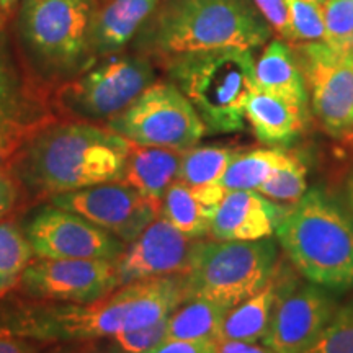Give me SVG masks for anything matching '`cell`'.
I'll return each mask as SVG.
<instances>
[{
    "mask_svg": "<svg viewBox=\"0 0 353 353\" xmlns=\"http://www.w3.org/2000/svg\"><path fill=\"white\" fill-rule=\"evenodd\" d=\"M32 260V247L23 229L13 223H0V296L19 286Z\"/></svg>",
    "mask_w": 353,
    "mask_h": 353,
    "instance_id": "27",
    "label": "cell"
},
{
    "mask_svg": "<svg viewBox=\"0 0 353 353\" xmlns=\"http://www.w3.org/2000/svg\"><path fill=\"white\" fill-rule=\"evenodd\" d=\"M350 57H352V59H353V51H352V52H350Z\"/></svg>",
    "mask_w": 353,
    "mask_h": 353,
    "instance_id": "45",
    "label": "cell"
},
{
    "mask_svg": "<svg viewBox=\"0 0 353 353\" xmlns=\"http://www.w3.org/2000/svg\"><path fill=\"white\" fill-rule=\"evenodd\" d=\"M46 353H81V352H79L76 343H59V345H56L52 350Z\"/></svg>",
    "mask_w": 353,
    "mask_h": 353,
    "instance_id": "38",
    "label": "cell"
},
{
    "mask_svg": "<svg viewBox=\"0 0 353 353\" xmlns=\"http://www.w3.org/2000/svg\"><path fill=\"white\" fill-rule=\"evenodd\" d=\"M159 0H97L92 51L99 57L126 50L156 10Z\"/></svg>",
    "mask_w": 353,
    "mask_h": 353,
    "instance_id": "18",
    "label": "cell"
},
{
    "mask_svg": "<svg viewBox=\"0 0 353 353\" xmlns=\"http://www.w3.org/2000/svg\"><path fill=\"white\" fill-rule=\"evenodd\" d=\"M17 2H19V0H0V10H2L3 15H10L12 10L17 6Z\"/></svg>",
    "mask_w": 353,
    "mask_h": 353,
    "instance_id": "39",
    "label": "cell"
},
{
    "mask_svg": "<svg viewBox=\"0 0 353 353\" xmlns=\"http://www.w3.org/2000/svg\"><path fill=\"white\" fill-rule=\"evenodd\" d=\"M275 275L257 293L228 309L219 330V341L259 342L263 341L270 325L276 298Z\"/></svg>",
    "mask_w": 353,
    "mask_h": 353,
    "instance_id": "23",
    "label": "cell"
},
{
    "mask_svg": "<svg viewBox=\"0 0 353 353\" xmlns=\"http://www.w3.org/2000/svg\"><path fill=\"white\" fill-rule=\"evenodd\" d=\"M311 2H317V3H322V2H324V0H311Z\"/></svg>",
    "mask_w": 353,
    "mask_h": 353,
    "instance_id": "44",
    "label": "cell"
},
{
    "mask_svg": "<svg viewBox=\"0 0 353 353\" xmlns=\"http://www.w3.org/2000/svg\"><path fill=\"white\" fill-rule=\"evenodd\" d=\"M307 353H353V301L335 309L332 319Z\"/></svg>",
    "mask_w": 353,
    "mask_h": 353,
    "instance_id": "31",
    "label": "cell"
},
{
    "mask_svg": "<svg viewBox=\"0 0 353 353\" xmlns=\"http://www.w3.org/2000/svg\"><path fill=\"white\" fill-rule=\"evenodd\" d=\"M131 141L97 123L56 118L34 131L17 151L13 172L37 195L120 182Z\"/></svg>",
    "mask_w": 353,
    "mask_h": 353,
    "instance_id": "1",
    "label": "cell"
},
{
    "mask_svg": "<svg viewBox=\"0 0 353 353\" xmlns=\"http://www.w3.org/2000/svg\"><path fill=\"white\" fill-rule=\"evenodd\" d=\"M19 286L26 296L52 303H92L120 288L117 262L81 259H34Z\"/></svg>",
    "mask_w": 353,
    "mask_h": 353,
    "instance_id": "13",
    "label": "cell"
},
{
    "mask_svg": "<svg viewBox=\"0 0 353 353\" xmlns=\"http://www.w3.org/2000/svg\"><path fill=\"white\" fill-rule=\"evenodd\" d=\"M6 161H7V159H6V157H3V156H2V154H0V167H2V165H3V162H6Z\"/></svg>",
    "mask_w": 353,
    "mask_h": 353,
    "instance_id": "42",
    "label": "cell"
},
{
    "mask_svg": "<svg viewBox=\"0 0 353 353\" xmlns=\"http://www.w3.org/2000/svg\"><path fill=\"white\" fill-rule=\"evenodd\" d=\"M182 154L169 148L131 143L120 182L161 206L167 188L179 179Z\"/></svg>",
    "mask_w": 353,
    "mask_h": 353,
    "instance_id": "21",
    "label": "cell"
},
{
    "mask_svg": "<svg viewBox=\"0 0 353 353\" xmlns=\"http://www.w3.org/2000/svg\"><path fill=\"white\" fill-rule=\"evenodd\" d=\"M335 299L314 283L276 286L263 345L276 353H307L335 312Z\"/></svg>",
    "mask_w": 353,
    "mask_h": 353,
    "instance_id": "15",
    "label": "cell"
},
{
    "mask_svg": "<svg viewBox=\"0 0 353 353\" xmlns=\"http://www.w3.org/2000/svg\"><path fill=\"white\" fill-rule=\"evenodd\" d=\"M272 32L252 0H159L132 41L141 54L164 59L218 48L254 51Z\"/></svg>",
    "mask_w": 353,
    "mask_h": 353,
    "instance_id": "2",
    "label": "cell"
},
{
    "mask_svg": "<svg viewBox=\"0 0 353 353\" xmlns=\"http://www.w3.org/2000/svg\"><path fill=\"white\" fill-rule=\"evenodd\" d=\"M350 136H353V132H352V134H350Z\"/></svg>",
    "mask_w": 353,
    "mask_h": 353,
    "instance_id": "46",
    "label": "cell"
},
{
    "mask_svg": "<svg viewBox=\"0 0 353 353\" xmlns=\"http://www.w3.org/2000/svg\"><path fill=\"white\" fill-rule=\"evenodd\" d=\"M347 198H348V205H350L352 213H353V176H352L350 180H348V185H347Z\"/></svg>",
    "mask_w": 353,
    "mask_h": 353,
    "instance_id": "41",
    "label": "cell"
},
{
    "mask_svg": "<svg viewBox=\"0 0 353 353\" xmlns=\"http://www.w3.org/2000/svg\"><path fill=\"white\" fill-rule=\"evenodd\" d=\"M39 343L0 329V353H39Z\"/></svg>",
    "mask_w": 353,
    "mask_h": 353,
    "instance_id": "36",
    "label": "cell"
},
{
    "mask_svg": "<svg viewBox=\"0 0 353 353\" xmlns=\"http://www.w3.org/2000/svg\"><path fill=\"white\" fill-rule=\"evenodd\" d=\"M88 353H125L121 350L120 347H107V348H97L94 352H88Z\"/></svg>",
    "mask_w": 353,
    "mask_h": 353,
    "instance_id": "40",
    "label": "cell"
},
{
    "mask_svg": "<svg viewBox=\"0 0 353 353\" xmlns=\"http://www.w3.org/2000/svg\"><path fill=\"white\" fill-rule=\"evenodd\" d=\"M156 82L151 57L114 52L99 57L83 72L52 90L57 117L105 125Z\"/></svg>",
    "mask_w": 353,
    "mask_h": 353,
    "instance_id": "8",
    "label": "cell"
},
{
    "mask_svg": "<svg viewBox=\"0 0 353 353\" xmlns=\"http://www.w3.org/2000/svg\"><path fill=\"white\" fill-rule=\"evenodd\" d=\"M288 157V151L283 148L255 149V151H242L224 172L219 185L226 192L234 190H257L272 172L278 169Z\"/></svg>",
    "mask_w": 353,
    "mask_h": 353,
    "instance_id": "25",
    "label": "cell"
},
{
    "mask_svg": "<svg viewBox=\"0 0 353 353\" xmlns=\"http://www.w3.org/2000/svg\"><path fill=\"white\" fill-rule=\"evenodd\" d=\"M34 259H81L117 262L126 244L72 211L48 205L37 210L23 228Z\"/></svg>",
    "mask_w": 353,
    "mask_h": 353,
    "instance_id": "12",
    "label": "cell"
},
{
    "mask_svg": "<svg viewBox=\"0 0 353 353\" xmlns=\"http://www.w3.org/2000/svg\"><path fill=\"white\" fill-rule=\"evenodd\" d=\"M51 95V88L13 51L6 20H0V154L7 161L34 131L59 118Z\"/></svg>",
    "mask_w": 353,
    "mask_h": 353,
    "instance_id": "10",
    "label": "cell"
},
{
    "mask_svg": "<svg viewBox=\"0 0 353 353\" xmlns=\"http://www.w3.org/2000/svg\"><path fill=\"white\" fill-rule=\"evenodd\" d=\"M309 112L299 110L270 94L254 88L245 107L255 138L268 148H286L301 134L307 123Z\"/></svg>",
    "mask_w": 353,
    "mask_h": 353,
    "instance_id": "22",
    "label": "cell"
},
{
    "mask_svg": "<svg viewBox=\"0 0 353 353\" xmlns=\"http://www.w3.org/2000/svg\"><path fill=\"white\" fill-rule=\"evenodd\" d=\"M151 280L123 285L92 303L21 307L0 317V329L41 343H82L143 327L141 303Z\"/></svg>",
    "mask_w": 353,
    "mask_h": 353,
    "instance_id": "6",
    "label": "cell"
},
{
    "mask_svg": "<svg viewBox=\"0 0 353 353\" xmlns=\"http://www.w3.org/2000/svg\"><path fill=\"white\" fill-rule=\"evenodd\" d=\"M196 241L159 216L126 245L117 260L118 285L182 275L187 272Z\"/></svg>",
    "mask_w": 353,
    "mask_h": 353,
    "instance_id": "16",
    "label": "cell"
},
{
    "mask_svg": "<svg viewBox=\"0 0 353 353\" xmlns=\"http://www.w3.org/2000/svg\"><path fill=\"white\" fill-rule=\"evenodd\" d=\"M241 152L242 149L226 145H195L182 154L179 180L190 187L219 183L229 164Z\"/></svg>",
    "mask_w": 353,
    "mask_h": 353,
    "instance_id": "26",
    "label": "cell"
},
{
    "mask_svg": "<svg viewBox=\"0 0 353 353\" xmlns=\"http://www.w3.org/2000/svg\"><path fill=\"white\" fill-rule=\"evenodd\" d=\"M286 6L290 12V44L324 43L322 3L311 0H286Z\"/></svg>",
    "mask_w": 353,
    "mask_h": 353,
    "instance_id": "30",
    "label": "cell"
},
{
    "mask_svg": "<svg viewBox=\"0 0 353 353\" xmlns=\"http://www.w3.org/2000/svg\"><path fill=\"white\" fill-rule=\"evenodd\" d=\"M103 126L141 145L188 151L208 134L196 110L170 81L154 82Z\"/></svg>",
    "mask_w": 353,
    "mask_h": 353,
    "instance_id": "9",
    "label": "cell"
},
{
    "mask_svg": "<svg viewBox=\"0 0 353 353\" xmlns=\"http://www.w3.org/2000/svg\"><path fill=\"white\" fill-rule=\"evenodd\" d=\"M167 319L156 322V324L145 325L134 330H125L113 335L114 345L120 347L125 353H145L151 348L159 345L167 337Z\"/></svg>",
    "mask_w": 353,
    "mask_h": 353,
    "instance_id": "32",
    "label": "cell"
},
{
    "mask_svg": "<svg viewBox=\"0 0 353 353\" xmlns=\"http://www.w3.org/2000/svg\"><path fill=\"white\" fill-rule=\"evenodd\" d=\"M169 81L187 97L210 134L245 128L255 88V57L245 48L192 51L161 59Z\"/></svg>",
    "mask_w": 353,
    "mask_h": 353,
    "instance_id": "5",
    "label": "cell"
},
{
    "mask_svg": "<svg viewBox=\"0 0 353 353\" xmlns=\"http://www.w3.org/2000/svg\"><path fill=\"white\" fill-rule=\"evenodd\" d=\"M17 200H19L17 180L3 167H0V219H3L10 213Z\"/></svg>",
    "mask_w": 353,
    "mask_h": 353,
    "instance_id": "35",
    "label": "cell"
},
{
    "mask_svg": "<svg viewBox=\"0 0 353 353\" xmlns=\"http://www.w3.org/2000/svg\"><path fill=\"white\" fill-rule=\"evenodd\" d=\"M95 10L97 0H21L17 38L21 57L39 82L56 88L95 63Z\"/></svg>",
    "mask_w": 353,
    "mask_h": 353,
    "instance_id": "4",
    "label": "cell"
},
{
    "mask_svg": "<svg viewBox=\"0 0 353 353\" xmlns=\"http://www.w3.org/2000/svg\"><path fill=\"white\" fill-rule=\"evenodd\" d=\"M214 353H276L267 345H259L257 342L223 341L218 342Z\"/></svg>",
    "mask_w": 353,
    "mask_h": 353,
    "instance_id": "37",
    "label": "cell"
},
{
    "mask_svg": "<svg viewBox=\"0 0 353 353\" xmlns=\"http://www.w3.org/2000/svg\"><path fill=\"white\" fill-rule=\"evenodd\" d=\"M306 82L312 113L329 134L353 132V59L325 43L291 44Z\"/></svg>",
    "mask_w": 353,
    "mask_h": 353,
    "instance_id": "11",
    "label": "cell"
},
{
    "mask_svg": "<svg viewBox=\"0 0 353 353\" xmlns=\"http://www.w3.org/2000/svg\"><path fill=\"white\" fill-rule=\"evenodd\" d=\"M255 87L309 112V94L294 52L283 39H272L255 61Z\"/></svg>",
    "mask_w": 353,
    "mask_h": 353,
    "instance_id": "20",
    "label": "cell"
},
{
    "mask_svg": "<svg viewBox=\"0 0 353 353\" xmlns=\"http://www.w3.org/2000/svg\"><path fill=\"white\" fill-rule=\"evenodd\" d=\"M7 19V17L6 15H3V13H2V10H0V20H6Z\"/></svg>",
    "mask_w": 353,
    "mask_h": 353,
    "instance_id": "43",
    "label": "cell"
},
{
    "mask_svg": "<svg viewBox=\"0 0 353 353\" xmlns=\"http://www.w3.org/2000/svg\"><path fill=\"white\" fill-rule=\"evenodd\" d=\"M286 210L257 190L226 192L211 221L210 236L214 241L267 239L276 231Z\"/></svg>",
    "mask_w": 353,
    "mask_h": 353,
    "instance_id": "17",
    "label": "cell"
},
{
    "mask_svg": "<svg viewBox=\"0 0 353 353\" xmlns=\"http://www.w3.org/2000/svg\"><path fill=\"white\" fill-rule=\"evenodd\" d=\"M228 307L208 299L192 298L167 319V337L176 341H219V330Z\"/></svg>",
    "mask_w": 353,
    "mask_h": 353,
    "instance_id": "24",
    "label": "cell"
},
{
    "mask_svg": "<svg viewBox=\"0 0 353 353\" xmlns=\"http://www.w3.org/2000/svg\"><path fill=\"white\" fill-rule=\"evenodd\" d=\"M51 205L82 216L126 245L161 214V206L123 182L59 193L51 196Z\"/></svg>",
    "mask_w": 353,
    "mask_h": 353,
    "instance_id": "14",
    "label": "cell"
},
{
    "mask_svg": "<svg viewBox=\"0 0 353 353\" xmlns=\"http://www.w3.org/2000/svg\"><path fill=\"white\" fill-rule=\"evenodd\" d=\"M260 195L275 203H296L307 192V167L298 154L288 152V157L272 172L257 188Z\"/></svg>",
    "mask_w": 353,
    "mask_h": 353,
    "instance_id": "28",
    "label": "cell"
},
{
    "mask_svg": "<svg viewBox=\"0 0 353 353\" xmlns=\"http://www.w3.org/2000/svg\"><path fill=\"white\" fill-rule=\"evenodd\" d=\"M325 38L324 43L341 54L353 51V0L322 2Z\"/></svg>",
    "mask_w": 353,
    "mask_h": 353,
    "instance_id": "29",
    "label": "cell"
},
{
    "mask_svg": "<svg viewBox=\"0 0 353 353\" xmlns=\"http://www.w3.org/2000/svg\"><path fill=\"white\" fill-rule=\"evenodd\" d=\"M218 342L216 341H176L165 339L159 345L145 353H214Z\"/></svg>",
    "mask_w": 353,
    "mask_h": 353,
    "instance_id": "34",
    "label": "cell"
},
{
    "mask_svg": "<svg viewBox=\"0 0 353 353\" xmlns=\"http://www.w3.org/2000/svg\"><path fill=\"white\" fill-rule=\"evenodd\" d=\"M276 242L201 241L182 273L187 299L201 298L231 309L263 288L275 275Z\"/></svg>",
    "mask_w": 353,
    "mask_h": 353,
    "instance_id": "7",
    "label": "cell"
},
{
    "mask_svg": "<svg viewBox=\"0 0 353 353\" xmlns=\"http://www.w3.org/2000/svg\"><path fill=\"white\" fill-rule=\"evenodd\" d=\"M278 244L307 281L325 290L353 288V216L319 188L286 210Z\"/></svg>",
    "mask_w": 353,
    "mask_h": 353,
    "instance_id": "3",
    "label": "cell"
},
{
    "mask_svg": "<svg viewBox=\"0 0 353 353\" xmlns=\"http://www.w3.org/2000/svg\"><path fill=\"white\" fill-rule=\"evenodd\" d=\"M252 2L280 39L290 41V12L286 0H252Z\"/></svg>",
    "mask_w": 353,
    "mask_h": 353,
    "instance_id": "33",
    "label": "cell"
},
{
    "mask_svg": "<svg viewBox=\"0 0 353 353\" xmlns=\"http://www.w3.org/2000/svg\"><path fill=\"white\" fill-rule=\"evenodd\" d=\"M226 190L219 183L190 187L176 179L162 198L161 214L165 221L192 239L208 236L211 221Z\"/></svg>",
    "mask_w": 353,
    "mask_h": 353,
    "instance_id": "19",
    "label": "cell"
}]
</instances>
